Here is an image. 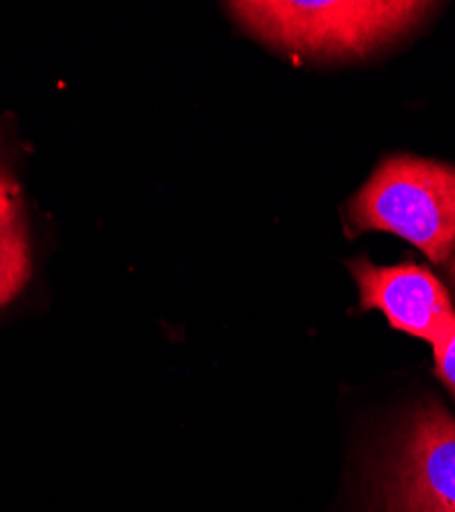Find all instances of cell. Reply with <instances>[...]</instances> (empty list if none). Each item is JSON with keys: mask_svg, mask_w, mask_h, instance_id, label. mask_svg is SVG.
<instances>
[{"mask_svg": "<svg viewBox=\"0 0 455 512\" xmlns=\"http://www.w3.org/2000/svg\"><path fill=\"white\" fill-rule=\"evenodd\" d=\"M382 488L388 512H455V416L439 402L404 418Z\"/></svg>", "mask_w": 455, "mask_h": 512, "instance_id": "3957f363", "label": "cell"}, {"mask_svg": "<svg viewBox=\"0 0 455 512\" xmlns=\"http://www.w3.org/2000/svg\"><path fill=\"white\" fill-rule=\"evenodd\" d=\"M355 232H388L445 265L455 246V166L410 154L378 164L347 205Z\"/></svg>", "mask_w": 455, "mask_h": 512, "instance_id": "7a4b0ae2", "label": "cell"}, {"mask_svg": "<svg viewBox=\"0 0 455 512\" xmlns=\"http://www.w3.org/2000/svg\"><path fill=\"white\" fill-rule=\"evenodd\" d=\"M445 271H447L449 283L453 285V291H455V246H453V250H451V256L445 261Z\"/></svg>", "mask_w": 455, "mask_h": 512, "instance_id": "ba28073f", "label": "cell"}, {"mask_svg": "<svg viewBox=\"0 0 455 512\" xmlns=\"http://www.w3.org/2000/svg\"><path fill=\"white\" fill-rule=\"evenodd\" d=\"M265 44L312 58L367 56L417 27L435 7L415 0H261L228 3Z\"/></svg>", "mask_w": 455, "mask_h": 512, "instance_id": "6da1fadb", "label": "cell"}, {"mask_svg": "<svg viewBox=\"0 0 455 512\" xmlns=\"http://www.w3.org/2000/svg\"><path fill=\"white\" fill-rule=\"evenodd\" d=\"M31 240L21 199L0 203V310L7 308L31 279Z\"/></svg>", "mask_w": 455, "mask_h": 512, "instance_id": "5b68a950", "label": "cell"}, {"mask_svg": "<svg viewBox=\"0 0 455 512\" xmlns=\"http://www.w3.org/2000/svg\"><path fill=\"white\" fill-rule=\"evenodd\" d=\"M15 197H19L17 183L13 181V177L9 175V170L3 166V162H0V203H5Z\"/></svg>", "mask_w": 455, "mask_h": 512, "instance_id": "52a82bcc", "label": "cell"}, {"mask_svg": "<svg viewBox=\"0 0 455 512\" xmlns=\"http://www.w3.org/2000/svg\"><path fill=\"white\" fill-rule=\"evenodd\" d=\"M359 289L361 310H378L388 324L435 347L455 326V306L447 287L425 267H382L367 259L349 265Z\"/></svg>", "mask_w": 455, "mask_h": 512, "instance_id": "277c9868", "label": "cell"}, {"mask_svg": "<svg viewBox=\"0 0 455 512\" xmlns=\"http://www.w3.org/2000/svg\"><path fill=\"white\" fill-rule=\"evenodd\" d=\"M435 373L455 396V326L433 347Z\"/></svg>", "mask_w": 455, "mask_h": 512, "instance_id": "8992f818", "label": "cell"}]
</instances>
